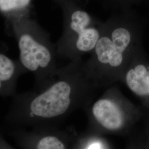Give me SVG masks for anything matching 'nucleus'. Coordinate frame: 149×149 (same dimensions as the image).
Listing matches in <instances>:
<instances>
[{
	"instance_id": "9b49d317",
	"label": "nucleus",
	"mask_w": 149,
	"mask_h": 149,
	"mask_svg": "<svg viewBox=\"0 0 149 149\" xmlns=\"http://www.w3.org/2000/svg\"><path fill=\"white\" fill-rule=\"evenodd\" d=\"M88 149H100V146L98 144H92Z\"/></svg>"
},
{
	"instance_id": "423d86ee",
	"label": "nucleus",
	"mask_w": 149,
	"mask_h": 149,
	"mask_svg": "<svg viewBox=\"0 0 149 149\" xmlns=\"http://www.w3.org/2000/svg\"><path fill=\"white\" fill-rule=\"evenodd\" d=\"M121 80L135 95L149 100V58L143 44L136 50Z\"/></svg>"
},
{
	"instance_id": "f257e3e1",
	"label": "nucleus",
	"mask_w": 149,
	"mask_h": 149,
	"mask_svg": "<svg viewBox=\"0 0 149 149\" xmlns=\"http://www.w3.org/2000/svg\"><path fill=\"white\" fill-rule=\"evenodd\" d=\"M82 58L59 68L52 80L33 92L16 96L13 109L40 120L61 117L78 107H87L96 88Z\"/></svg>"
},
{
	"instance_id": "7ed1b4c3",
	"label": "nucleus",
	"mask_w": 149,
	"mask_h": 149,
	"mask_svg": "<svg viewBox=\"0 0 149 149\" xmlns=\"http://www.w3.org/2000/svg\"><path fill=\"white\" fill-rule=\"evenodd\" d=\"M10 21L12 33L19 49V60L27 72L33 74L36 88L40 87L52 80L59 70L55 44L36 22L26 17Z\"/></svg>"
},
{
	"instance_id": "f03ea898",
	"label": "nucleus",
	"mask_w": 149,
	"mask_h": 149,
	"mask_svg": "<svg viewBox=\"0 0 149 149\" xmlns=\"http://www.w3.org/2000/svg\"><path fill=\"white\" fill-rule=\"evenodd\" d=\"M144 26L132 8L122 10L103 23L101 37L85 61L98 86L121 80L134 54L143 44Z\"/></svg>"
},
{
	"instance_id": "39448f33",
	"label": "nucleus",
	"mask_w": 149,
	"mask_h": 149,
	"mask_svg": "<svg viewBox=\"0 0 149 149\" xmlns=\"http://www.w3.org/2000/svg\"><path fill=\"white\" fill-rule=\"evenodd\" d=\"M117 92L110 90L91 107V113L96 122L107 130L116 131L124 123V113L122 101Z\"/></svg>"
},
{
	"instance_id": "1a4fd4ad",
	"label": "nucleus",
	"mask_w": 149,
	"mask_h": 149,
	"mask_svg": "<svg viewBox=\"0 0 149 149\" xmlns=\"http://www.w3.org/2000/svg\"><path fill=\"white\" fill-rule=\"evenodd\" d=\"M31 0H0V9L4 13L19 11L30 3Z\"/></svg>"
},
{
	"instance_id": "0eeeda50",
	"label": "nucleus",
	"mask_w": 149,
	"mask_h": 149,
	"mask_svg": "<svg viewBox=\"0 0 149 149\" xmlns=\"http://www.w3.org/2000/svg\"><path fill=\"white\" fill-rule=\"evenodd\" d=\"M28 72L19 60H13L6 55L0 54V92L2 96H13L18 77Z\"/></svg>"
},
{
	"instance_id": "20e7f679",
	"label": "nucleus",
	"mask_w": 149,
	"mask_h": 149,
	"mask_svg": "<svg viewBox=\"0 0 149 149\" xmlns=\"http://www.w3.org/2000/svg\"><path fill=\"white\" fill-rule=\"evenodd\" d=\"M103 25L86 11H72L65 19L62 35L55 44L58 56L71 61L91 53L101 37Z\"/></svg>"
},
{
	"instance_id": "6e6552de",
	"label": "nucleus",
	"mask_w": 149,
	"mask_h": 149,
	"mask_svg": "<svg viewBox=\"0 0 149 149\" xmlns=\"http://www.w3.org/2000/svg\"><path fill=\"white\" fill-rule=\"evenodd\" d=\"M35 149H66L63 141L52 135L40 137L36 143Z\"/></svg>"
},
{
	"instance_id": "9d476101",
	"label": "nucleus",
	"mask_w": 149,
	"mask_h": 149,
	"mask_svg": "<svg viewBox=\"0 0 149 149\" xmlns=\"http://www.w3.org/2000/svg\"><path fill=\"white\" fill-rule=\"evenodd\" d=\"M144 1L145 0H117V2L120 5L123 10L132 8L133 6L139 5Z\"/></svg>"
}]
</instances>
